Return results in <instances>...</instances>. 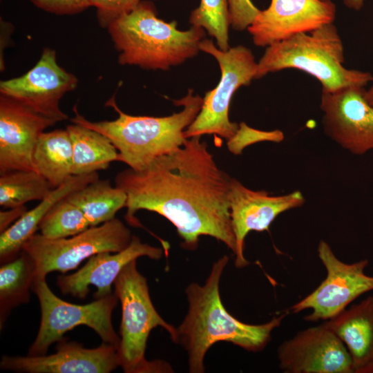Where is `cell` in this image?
<instances>
[{
  "instance_id": "15",
  "label": "cell",
  "mask_w": 373,
  "mask_h": 373,
  "mask_svg": "<svg viewBox=\"0 0 373 373\" xmlns=\"http://www.w3.org/2000/svg\"><path fill=\"white\" fill-rule=\"evenodd\" d=\"M305 202V198L299 191L282 195H271L265 191L251 190L232 178L229 208L236 239V267L242 268L249 265L243 250L245 239L250 231L269 230L278 216L303 206Z\"/></svg>"
},
{
  "instance_id": "18",
  "label": "cell",
  "mask_w": 373,
  "mask_h": 373,
  "mask_svg": "<svg viewBox=\"0 0 373 373\" xmlns=\"http://www.w3.org/2000/svg\"><path fill=\"white\" fill-rule=\"evenodd\" d=\"M162 249L142 242L133 236L130 244L118 252L104 251L88 258L77 271L67 276H59L57 285L62 294L84 299L89 293L88 286L97 288L95 299L106 296L111 292V285L128 263L141 256L159 260Z\"/></svg>"
},
{
  "instance_id": "2",
  "label": "cell",
  "mask_w": 373,
  "mask_h": 373,
  "mask_svg": "<svg viewBox=\"0 0 373 373\" xmlns=\"http://www.w3.org/2000/svg\"><path fill=\"white\" fill-rule=\"evenodd\" d=\"M228 261V256H223L213 263L204 285L192 283L186 288L189 310L177 328L176 343L186 351L191 373L204 372V356L220 341L249 352L263 350L270 341L272 332L289 313L288 309L260 325L243 323L230 314L220 294V281Z\"/></svg>"
},
{
  "instance_id": "33",
  "label": "cell",
  "mask_w": 373,
  "mask_h": 373,
  "mask_svg": "<svg viewBox=\"0 0 373 373\" xmlns=\"http://www.w3.org/2000/svg\"><path fill=\"white\" fill-rule=\"evenodd\" d=\"M364 1L365 0H344V3L350 9L358 10L362 8Z\"/></svg>"
},
{
  "instance_id": "23",
  "label": "cell",
  "mask_w": 373,
  "mask_h": 373,
  "mask_svg": "<svg viewBox=\"0 0 373 373\" xmlns=\"http://www.w3.org/2000/svg\"><path fill=\"white\" fill-rule=\"evenodd\" d=\"M66 199L77 206L88 220L90 227L97 226L115 218L126 207L127 195L108 180L97 179L68 194Z\"/></svg>"
},
{
  "instance_id": "24",
  "label": "cell",
  "mask_w": 373,
  "mask_h": 373,
  "mask_svg": "<svg viewBox=\"0 0 373 373\" xmlns=\"http://www.w3.org/2000/svg\"><path fill=\"white\" fill-rule=\"evenodd\" d=\"M35 278V264L31 258L23 251L20 256L1 265V326L12 308L30 300V289H32Z\"/></svg>"
},
{
  "instance_id": "3",
  "label": "cell",
  "mask_w": 373,
  "mask_h": 373,
  "mask_svg": "<svg viewBox=\"0 0 373 373\" xmlns=\"http://www.w3.org/2000/svg\"><path fill=\"white\" fill-rule=\"evenodd\" d=\"M174 104L183 109L164 117L134 116L122 111L112 97L106 105L118 114L111 121L90 122L73 108L75 117L70 120L96 131L110 139L118 151V161L135 170H140L158 157L166 155L182 146L187 138L184 131L193 122L203 103L200 95H187Z\"/></svg>"
},
{
  "instance_id": "13",
  "label": "cell",
  "mask_w": 373,
  "mask_h": 373,
  "mask_svg": "<svg viewBox=\"0 0 373 373\" xmlns=\"http://www.w3.org/2000/svg\"><path fill=\"white\" fill-rule=\"evenodd\" d=\"M277 354L285 373H354L345 345L323 323L285 341Z\"/></svg>"
},
{
  "instance_id": "9",
  "label": "cell",
  "mask_w": 373,
  "mask_h": 373,
  "mask_svg": "<svg viewBox=\"0 0 373 373\" xmlns=\"http://www.w3.org/2000/svg\"><path fill=\"white\" fill-rule=\"evenodd\" d=\"M132 237L128 228L114 218L67 238L50 239L35 233L25 242L22 251L35 264V279L46 278L50 272L73 270L97 254L120 251L130 244Z\"/></svg>"
},
{
  "instance_id": "4",
  "label": "cell",
  "mask_w": 373,
  "mask_h": 373,
  "mask_svg": "<svg viewBox=\"0 0 373 373\" xmlns=\"http://www.w3.org/2000/svg\"><path fill=\"white\" fill-rule=\"evenodd\" d=\"M121 65L138 66L147 70H169L196 56L205 39L202 28H177L157 16L153 4L140 3L108 27Z\"/></svg>"
},
{
  "instance_id": "31",
  "label": "cell",
  "mask_w": 373,
  "mask_h": 373,
  "mask_svg": "<svg viewBox=\"0 0 373 373\" xmlns=\"http://www.w3.org/2000/svg\"><path fill=\"white\" fill-rule=\"evenodd\" d=\"M37 8L55 15H75L91 6L89 0H30Z\"/></svg>"
},
{
  "instance_id": "35",
  "label": "cell",
  "mask_w": 373,
  "mask_h": 373,
  "mask_svg": "<svg viewBox=\"0 0 373 373\" xmlns=\"http://www.w3.org/2000/svg\"><path fill=\"white\" fill-rule=\"evenodd\" d=\"M322 1H332V0H322Z\"/></svg>"
},
{
  "instance_id": "32",
  "label": "cell",
  "mask_w": 373,
  "mask_h": 373,
  "mask_svg": "<svg viewBox=\"0 0 373 373\" xmlns=\"http://www.w3.org/2000/svg\"><path fill=\"white\" fill-rule=\"evenodd\" d=\"M27 207L25 205L8 208L7 210H1L0 211V231L3 232L12 224L13 222H16L26 211Z\"/></svg>"
},
{
  "instance_id": "20",
  "label": "cell",
  "mask_w": 373,
  "mask_h": 373,
  "mask_svg": "<svg viewBox=\"0 0 373 373\" xmlns=\"http://www.w3.org/2000/svg\"><path fill=\"white\" fill-rule=\"evenodd\" d=\"M97 179V172L72 175L66 182L52 189L35 207L27 210L10 227L1 233V262L4 264L16 258L22 251L25 242L36 233L41 220L57 202Z\"/></svg>"
},
{
  "instance_id": "17",
  "label": "cell",
  "mask_w": 373,
  "mask_h": 373,
  "mask_svg": "<svg viewBox=\"0 0 373 373\" xmlns=\"http://www.w3.org/2000/svg\"><path fill=\"white\" fill-rule=\"evenodd\" d=\"M51 355L3 356V370L28 373H109L119 366L117 349L104 343L93 349L75 342H58Z\"/></svg>"
},
{
  "instance_id": "19",
  "label": "cell",
  "mask_w": 373,
  "mask_h": 373,
  "mask_svg": "<svg viewBox=\"0 0 373 373\" xmlns=\"http://www.w3.org/2000/svg\"><path fill=\"white\" fill-rule=\"evenodd\" d=\"M323 324L345 345L354 373H373V296L352 305Z\"/></svg>"
},
{
  "instance_id": "29",
  "label": "cell",
  "mask_w": 373,
  "mask_h": 373,
  "mask_svg": "<svg viewBox=\"0 0 373 373\" xmlns=\"http://www.w3.org/2000/svg\"><path fill=\"white\" fill-rule=\"evenodd\" d=\"M91 6L97 8L99 25L108 27L122 16L133 10L141 0H89Z\"/></svg>"
},
{
  "instance_id": "34",
  "label": "cell",
  "mask_w": 373,
  "mask_h": 373,
  "mask_svg": "<svg viewBox=\"0 0 373 373\" xmlns=\"http://www.w3.org/2000/svg\"><path fill=\"white\" fill-rule=\"evenodd\" d=\"M372 81H373V78H372ZM364 96L367 102L370 105L373 106V84L368 90H365Z\"/></svg>"
},
{
  "instance_id": "5",
  "label": "cell",
  "mask_w": 373,
  "mask_h": 373,
  "mask_svg": "<svg viewBox=\"0 0 373 373\" xmlns=\"http://www.w3.org/2000/svg\"><path fill=\"white\" fill-rule=\"evenodd\" d=\"M343 62V41L336 27L330 23L267 46L258 62L256 79L295 68L314 77L321 83L322 92L363 87L372 81L370 73L347 69Z\"/></svg>"
},
{
  "instance_id": "14",
  "label": "cell",
  "mask_w": 373,
  "mask_h": 373,
  "mask_svg": "<svg viewBox=\"0 0 373 373\" xmlns=\"http://www.w3.org/2000/svg\"><path fill=\"white\" fill-rule=\"evenodd\" d=\"M336 14L332 1L271 0L269 7L259 12L247 30L256 46L267 48L298 33L333 23Z\"/></svg>"
},
{
  "instance_id": "11",
  "label": "cell",
  "mask_w": 373,
  "mask_h": 373,
  "mask_svg": "<svg viewBox=\"0 0 373 373\" xmlns=\"http://www.w3.org/2000/svg\"><path fill=\"white\" fill-rule=\"evenodd\" d=\"M77 82L74 75L58 65L55 51L45 48L38 62L26 73L1 81L0 93L57 122L68 118L59 107L60 99L73 90Z\"/></svg>"
},
{
  "instance_id": "26",
  "label": "cell",
  "mask_w": 373,
  "mask_h": 373,
  "mask_svg": "<svg viewBox=\"0 0 373 373\" xmlns=\"http://www.w3.org/2000/svg\"><path fill=\"white\" fill-rule=\"evenodd\" d=\"M89 227L90 224L84 213L65 197L50 209L39 229L43 236L57 239L78 234Z\"/></svg>"
},
{
  "instance_id": "12",
  "label": "cell",
  "mask_w": 373,
  "mask_h": 373,
  "mask_svg": "<svg viewBox=\"0 0 373 373\" xmlns=\"http://www.w3.org/2000/svg\"><path fill=\"white\" fill-rule=\"evenodd\" d=\"M365 89L349 86L322 92L320 107L325 133L354 155L373 150V106L365 98Z\"/></svg>"
},
{
  "instance_id": "7",
  "label": "cell",
  "mask_w": 373,
  "mask_h": 373,
  "mask_svg": "<svg viewBox=\"0 0 373 373\" xmlns=\"http://www.w3.org/2000/svg\"><path fill=\"white\" fill-rule=\"evenodd\" d=\"M200 50L213 56L218 63L221 77L213 89L207 91L202 108L184 131L186 138L215 134L227 141L236 133L239 124L230 121L229 110L233 94L240 87L256 79L258 63L248 48L239 45L222 50L211 39H204Z\"/></svg>"
},
{
  "instance_id": "10",
  "label": "cell",
  "mask_w": 373,
  "mask_h": 373,
  "mask_svg": "<svg viewBox=\"0 0 373 373\" xmlns=\"http://www.w3.org/2000/svg\"><path fill=\"white\" fill-rule=\"evenodd\" d=\"M317 251L326 269V277L317 288L289 309L294 314L311 309V313L304 317L308 322L329 320L356 298L373 290V276L365 271L368 260L345 263L335 256L329 244L323 240L318 243Z\"/></svg>"
},
{
  "instance_id": "1",
  "label": "cell",
  "mask_w": 373,
  "mask_h": 373,
  "mask_svg": "<svg viewBox=\"0 0 373 373\" xmlns=\"http://www.w3.org/2000/svg\"><path fill=\"white\" fill-rule=\"evenodd\" d=\"M201 136H193L140 170L129 167L116 175L115 186L127 195L125 218L133 226L141 209L157 213L176 228L184 248L194 250L200 236H209L233 253L229 193L232 178L216 163Z\"/></svg>"
},
{
  "instance_id": "6",
  "label": "cell",
  "mask_w": 373,
  "mask_h": 373,
  "mask_svg": "<svg viewBox=\"0 0 373 373\" xmlns=\"http://www.w3.org/2000/svg\"><path fill=\"white\" fill-rule=\"evenodd\" d=\"M113 284L122 305L117 348L119 366L126 373L172 372L164 361H149L145 358L147 340L153 329L164 328L176 343L177 328L166 322L154 307L146 278L137 270L136 260L124 267Z\"/></svg>"
},
{
  "instance_id": "25",
  "label": "cell",
  "mask_w": 373,
  "mask_h": 373,
  "mask_svg": "<svg viewBox=\"0 0 373 373\" xmlns=\"http://www.w3.org/2000/svg\"><path fill=\"white\" fill-rule=\"evenodd\" d=\"M52 189L35 171L16 170L0 174V205L12 208L42 200Z\"/></svg>"
},
{
  "instance_id": "30",
  "label": "cell",
  "mask_w": 373,
  "mask_h": 373,
  "mask_svg": "<svg viewBox=\"0 0 373 373\" xmlns=\"http://www.w3.org/2000/svg\"><path fill=\"white\" fill-rule=\"evenodd\" d=\"M229 21L236 31L247 30L260 11L251 0H228Z\"/></svg>"
},
{
  "instance_id": "8",
  "label": "cell",
  "mask_w": 373,
  "mask_h": 373,
  "mask_svg": "<svg viewBox=\"0 0 373 373\" xmlns=\"http://www.w3.org/2000/svg\"><path fill=\"white\" fill-rule=\"evenodd\" d=\"M41 308V323L28 356L45 355L48 347L63 339L64 334L75 327L93 329L104 343L118 348L120 338L112 324V313L117 306V295L111 294L86 305H77L57 297L46 278H35L32 287Z\"/></svg>"
},
{
  "instance_id": "16",
  "label": "cell",
  "mask_w": 373,
  "mask_h": 373,
  "mask_svg": "<svg viewBox=\"0 0 373 373\" xmlns=\"http://www.w3.org/2000/svg\"><path fill=\"white\" fill-rule=\"evenodd\" d=\"M56 122L17 100L0 96V174L35 171L32 154L40 135Z\"/></svg>"
},
{
  "instance_id": "27",
  "label": "cell",
  "mask_w": 373,
  "mask_h": 373,
  "mask_svg": "<svg viewBox=\"0 0 373 373\" xmlns=\"http://www.w3.org/2000/svg\"><path fill=\"white\" fill-rule=\"evenodd\" d=\"M192 26L202 28L215 38L222 50H227L230 26L228 0H200L190 15Z\"/></svg>"
},
{
  "instance_id": "21",
  "label": "cell",
  "mask_w": 373,
  "mask_h": 373,
  "mask_svg": "<svg viewBox=\"0 0 373 373\" xmlns=\"http://www.w3.org/2000/svg\"><path fill=\"white\" fill-rule=\"evenodd\" d=\"M34 170L41 175L55 189L72 175L73 151L66 129L43 132L32 154Z\"/></svg>"
},
{
  "instance_id": "22",
  "label": "cell",
  "mask_w": 373,
  "mask_h": 373,
  "mask_svg": "<svg viewBox=\"0 0 373 373\" xmlns=\"http://www.w3.org/2000/svg\"><path fill=\"white\" fill-rule=\"evenodd\" d=\"M66 130L72 144L73 175L106 170L112 162L118 161V151L106 135L74 123Z\"/></svg>"
},
{
  "instance_id": "28",
  "label": "cell",
  "mask_w": 373,
  "mask_h": 373,
  "mask_svg": "<svg viewBox=\"0 0 373 373\" xmlns=\"http://www.w3.org/2000/svg\"><path fill=\"white\" fill-rule=\"evenodd\" d=\"M283 139L284 134L280 130L260 131L241 122L235 135L227 141V147L234 155H239L245 148L256 142L269 141L278 143Z\"/></svg>"
}]
</instances>
